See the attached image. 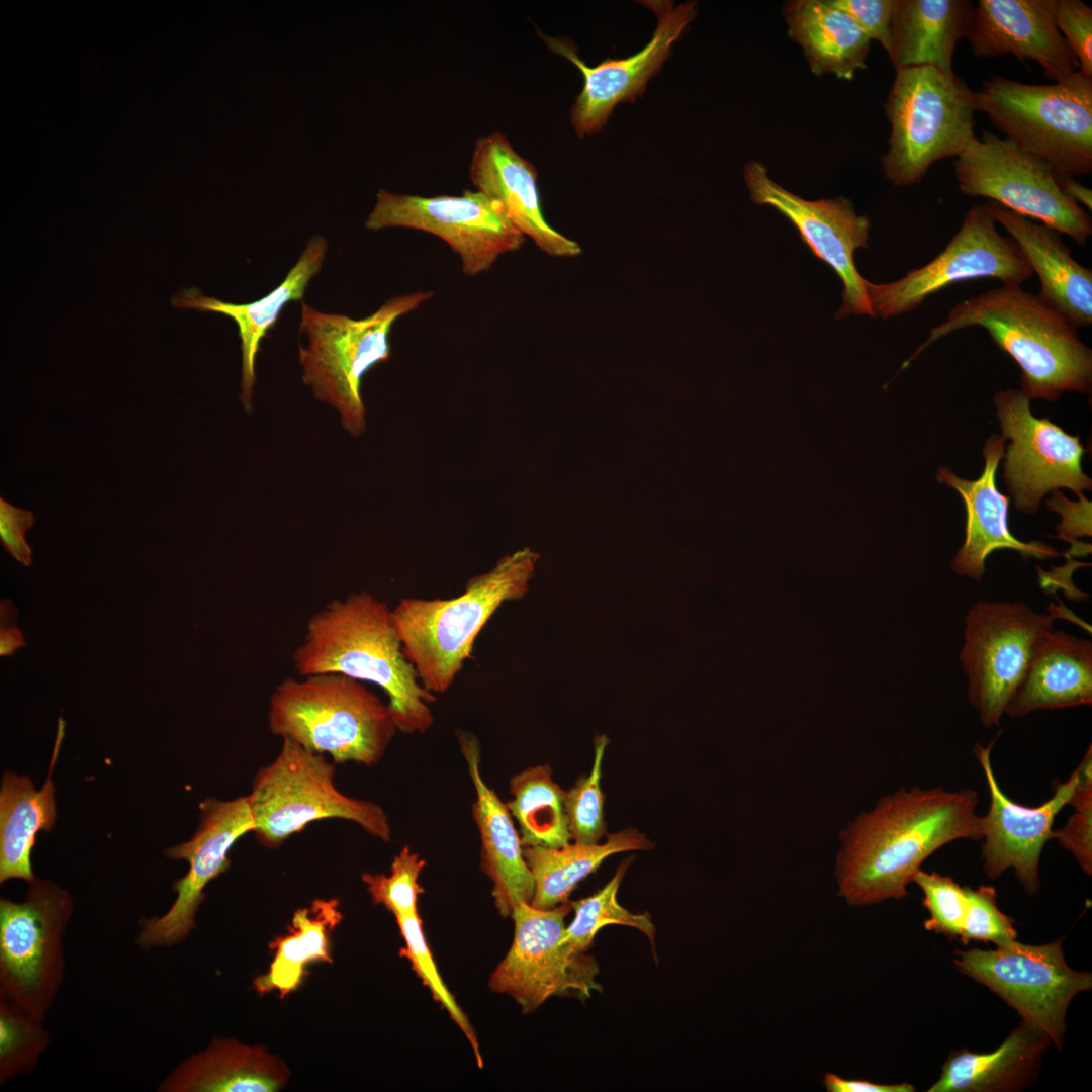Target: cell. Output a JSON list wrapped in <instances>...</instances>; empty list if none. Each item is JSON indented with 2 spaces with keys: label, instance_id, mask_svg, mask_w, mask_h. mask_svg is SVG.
Returning a JSON list of instances; mask_svg holds the SVG:
<instances>
[{
  "label": "cell",
  "instance_id": "obj_4",
  "mask_svg": "<svg viewBox=\"0 0 1092 1092\" xmlns=\"http://www.w3.org/2000/svg\"><path fill=\"white\" fill-rule=\"evenodd\" d=\"M536 558L529 549L515 551L469 578L457 597L404 598L391 609L403 652L427 691L441 694L452 686L488 620L527 592Z\"/></svg>",
  "mask_w": 1092,
  "mask_h": 1092
},
{
  "label": "cell",
  "instance_id": "obj_12",
  "mask_svg": "<svg viewBox=\"0 0 1092 1092\" xmlns=\"http://www.w3.org/2000/svg\"><path fill=\"white\" fill-rule=\"evenodd\" d=\"M1062 941L1030 945L1014 939L994 949H958L953 963L1061 1049L1070 1003L1078 993L1092 988L1091 973L1067 964Z\"/></svg>",
  "mask_w": 1092,
  "mask_h": 1092
},
{
  "label": "cell",
  "instance_id": "obj_19",
  "mask_svg": "<svg viewBox=\"0 0 1092 1092\" xmlns=\"http://www.w3.org/2000/svg\"><path fill=\"white\" fill-rule=\"evenodd\" d=\"M200 821L191 839L165 851L171 859L189 863L184 877L173 883L177 897L162 916L140 920L136 943L143 948L181 942L194 927L196 912L204 900V888L230 867L229 852L245 834L254 830L247 796L231 801L208 798L199 804Z\"/></svg>",
  "mask_w": 1092,
  "mask_h": 1092
},
{
  "label": "cell",
  "instance_id": "obj_31",
  "mask_svg": "<svg viewBox=\"0 0 1092 1092\" xmlns=\"http://www.w3.org/2000/svg\"><path fill=\"white\" fill-rule=\"evenodd\" d=\"M974 11L968 0H896L888 54L895 69L951 71L956 47L967 37Z\"/></svg>",
  "mask_w": 1092,
  "mask_h": 1092
},
{
  "label": "cell",
  "instance_id": "obj_26",
  "mask_svg": "<svg viewBox=\"0 0 1092 1092\" xmlns=\"http://www.w3.org/2000/svg\"><path fill=\"white\" fill-rule=\"evenodd\" d=\"M1016 242L1040 282L1038 296L1076 328L1092 324V270L1078 263L1058 231L999 205L983 203Z\"/></svg>",
  "mask_w": 1092,
  "mask_h": 1092
},
{
  "label": "cell",
  "instance_id": "obj_35",
  "mask_svg": "<svg viewBox=\"0 0 1092 1092\" xmlns=\"http://www.w3.org/2000/svg\"><path fill=\"white\" fill-rule=\"evenodd\" d=\"M342 919L340 902L335 898L315 899L296 910L287 933L269 943L274 958L268 972L255 979L256 991L261 995L277 991L284 998L302 983L307 965L331 963L330 935Z\"/></svg>",
  "mask_w": 1092,
  "mask_h": 1092
},
{
  "label": "cell",
  "instance_id": "obj_14",
  "mask_svg": "<svg viewBox=\"0 0 1092 1092\" xmlns=\"http://www.w3.org/2000/svg\"><path fill=\"white\" fill-rule=\"evenodd\" d=\"M1033 272L1011 237L1001 235L982 205H974L944 249L924 266L884 284L867 280L874 315L896 316L918 308L932 294L959 282L984 278L1021 286Z\"/></svg>",
  "mask_w": 1092,
  "mask_h": 1092
},
{
  "label": "cell",
  "instance_id": "obj_42",
  "mask_svg": "<svg viewBox=\"0 0 1092 1092\" xmlns=\"http://www.w3.org/2000/svg\"><path fill=\"white\" fill-rule=\"evenodd\" d=\"M923 892V905L929 912L924 928L948 938H959L967 910L965 887L951 877L919 870L914 878Z\"/></svg>",
  "mask_w": 1092,
  "mask_h": 1092
},
{
  "label": "cell",
  "instance_id": "obj_39",
  "mask_svg": "<svg viewBox=\"0 0 1092 1092\" xmlns=\"http://www.w3.org/2000/svg\"><path fill=\"white\" fill-rule=\"evenodd\" d=\"M608 739L598 737L595 758L588 775H581L575 784L565 791V812L571 841L596 844L606 835L604 817V793L601 789L602 763Z\"/></svg>",
  "mask_w": 1092,
  "mask_h": 1092
},
{
  "label": "cell",
  "instance_id": "obj_22",
  "mask_svg": "<svg viewBox=\"0 0 1092 1092\" xmlns=\"http://www.w3.org/2000/svg\"><path fill=\"white\" fill-rule=\"evenodd\" d=\"M1055 0H979L967 35L978 58L1013 55L1031 60L1053 81L1079 70V64L1055 22Z\"/></svg>",
  "mask_w": 1092,
  "mask_h": 1092
},
{
  "label": "cell",
  "instance_id": "obj_8",
  "mask_svg": "<svg viewBox=\"0 0 1092 1092\" xmlns=\"http://www.w3.org/2000/svg\"><path fill=\"white\" fill-rule=\"evenodd\" d=\"M975 98L977 111L1005 138L1058 174L1076 178L1092 172V79L1077 71L1037 85L992 76Z\"/></svg>",
  "mask_w": 1092,
  "mask_h": 1092
},
{
  "label": "cell",
  "instance_id": "obj_23",
  "mask_svg": "<svg viewBox=\"0 0 1092 1092\" xmlns=\"http://www.w3.org/2000/svg\"><path fill=\"white\" fill-rule=\"evenodd\" d=\"M1005 439L992 435L984 445L985 467L976 480L956 475L947 467L938 470L937 480L953 488L966 507L965 540L957 552L951 569L959 575L980 581L985 561L996 550L1017 551L1023 558L1048 559L1059 555L1050 545L1022 542L1012 535L1008 525L1009 498L996 486V471L1004 456Z\"/></svg>",
  "mask_w": 1092,
  "mask_h": 1092
},
{
  "label": "cell",
  "instance_id": "obj_51",
  "mask_svg": "<svg viewBox=\"0 0 1092 1092\" xmlns=\"http://www.w3.org/2000/svg\"><path fill=\"white\" fill-rule=\"evenodd\" d=\"M1077 774L1078 780L1075 786L1074 792L1068 802V805L1077 809L1083 806L1092 804V747L1089 746L1087 752L1078 765Z\"/></svg>",
  "mask_w": 1092,
  "mask_h": 1092
},
{
  "label": "cell",
  "instance_id": "obj_29",
  "mask_svg": "<svg viewBox=\"0 0 1092 1092\" xmlns=\"http://www.w3.org/2000/svg\"><path fill=\"white\" fill-rule=\"evenodd\" d=\"M1052 1044L1039 1029L1021 1021L1004 1041L989 1053L966 1049L952 1052L928 1092H1014L1036 1079L1042 1058Z\"/></svg>",
  "mask_w": 1092,
  "mask_h": 1092
},
{
  "label": "cell",
  "instance_id": "obj_17",
  "mask_svg": "<svg viewBox=\"0 0 1092 1092\" xmlns=\"http://www.w3.org/2000/svg\"><path fill=\"white\" fill-rule=\"evenodd\" d=\"M994 402L1002 436L1011 440L1003 456V478L1018 511L1035 513L1044 494L1060 487L1078 496L1091 490L1092 481L1082 470L1085 450L1078 436L1049 418L1034 417L1022 390L999 391Z\"/></svg>",
  "mask_w": 1092,
  "mask_h": 1092
},
{
  "label": "cell",
  "instance_id": "obj_30",
  "mask_svg": "<svg viewBox=\"0 0 1092 1092\" xmlns=\"http://www.w3.org/2000/svg\"><path fill=\"white\" fill-rule=\"evenodd\" d=\"M64 736L65 722L59 717L47 779L39 791L30 778L3 772L0 790L1 883L11 879L30 883L36 878L31 866V851L37 832L50 831L57 819L52 775Z\"/></svg>",
  "mask_w": 1092,
  "mask_h": 1092
},
{
  "label": "cell",
  "instance_id": "obj_9",
  "mask_svg": "<svg viewBox=\"0 0 1092 1092\" xmlns=\"http://www.w3.org/2000/svg\"><path fill=\"white\" fill-rule=\"evenodd\" d=\"M247 799L253 833L269 848L325 819L355 822L383 841L391 837L388 817L379 805L340 792L334 764L290 739H283L276 758L258 771Z\"/></svg>",
  "mask_w": 1092,
  "mask_h": 1092
},
{
  "label": "cell",
  "instance_id": "obj_24",
  "mask_svg": "<svg viewBox=\"0 0 1092 1092\" xmlns=\"http://www.w3.org/2000/svg\"><path fill=\"white\" fill-rule=\"evenodd\" d=\"M476 189L496 201L507 217L546 254L573 257L579 245L554 230L545 219L535 167L521 157L499 132L475 142L469 169Z\"/></svg>",
  "mask_w": 1092,
  "mask_h": 1092
},
{
  "label": "cell",
  "instance_id": "obj_32",
  "mask_svg": "<svg viewBox=\"0 0 1092 1092\" xmlns=\"http://www.w3.org/2000/svg\"><path fill=\"white\" fill-rule=\"evenodd\" d=\"M281 1061L256 1046L216 1038L182 1061L160 1083V1092H273L287 1081Z\"/></svg>",
  "mask_w": 1092,
  "mask_h": 1092
},
{
  "label": "cell",
  "instance_id": "obj_13",
  "mask_svg": "<svg viewBox=\"0 0 1092 1092\" xmlns=\"http://www.w3.org/2000/svg\"><path fill=\"white\" fill-rule=\"evenodd\" d=\"M1056 618V613H1038L1022 602L979 601L968 610L959 658L968 701L984 727L999 725L1036 642L1053 630Z\"/></svg>",
  "mask_w": 1092,
  "mask_h": 1092
},
{
  "label": "cell",
  "instance_id": "obj_52",
  "mask_svg": "<svg viewBox=\"0 0 1092 1092\" xmlns=\"http://www.w3.org/2000/svg\"><path fill=\"white\" fill-rule=\"evenodd\" d=\"M1059 186L1062 192L1072 201L1084 206L1091 211L1092 209V191L1078 182L1075 178L1063 176L1059 174L1058 177Z\"/></svg>",
  "mask_w": 1092,
  "mask_h": 1092
},
{
  "label": "cell",
  "instance_id": "obj_10",
  "mask_svg": "<svg viewBox=\"0 0 1092 1092\" xmlns=\"http://www.w3.org/2000/svg\"><path fill=\"white\" fill-rule=\"evenodd\" d=\"M22 902L0 899V1000L44 1019L65 976L70 893L50 880L28 883Z\"/></svg>",
  "mask_w": 1092,
  "mask_h": 1092
},
{
  "label": "cell",
  "instance_id": "obj_18",
  "mask_svg": "<svg viewBox=\"0 0 1092 1092\" xmlns=\"http://www.w3.org/2000/svg\"><path fill=\"white\" fill-rule=\"evenodd\" d=\"M744 179L751 200L783 214L813 256L830 266L841 279L843 302L835 318L848 314L875 317L868 299L867 279L854 263V251L869 247V218L858 215L844 197L807 200L792 193L775 182L765 166L757 161L745 165Z\"/></svg>",
  "mask_w": 1092,
  "mask_h": 1092
},
{
  "label": "cell",
  "instance_id": "obj_27",
  "mask_svg": "<svg viewBox=\"0 0 1092 1092\" xmlns=\"http://www.w3.org/2000/svg\"><path fill=\"white\" fill-rule=\"evenodd\" d=\"M327 251L328 242L323 236L310 238L283 281L253 302H225L205 296L196 288L182 289L171 300L175 307L221 313L237 324L242 352L240 400L247 412L251 411L260 342L273 328L283 307L290 301L302 299L310 279L321 271Z\"/></svg>",
  "mask_w": 1092,
  "mask_h": 1092
},
{
  "label": "cell",
  "instance_id": "obj_5",
  "mask_svg": "<svg viewBox=\"0 0 1092 1092\" xmlns=\"http://www.w3.org/2000/svg\"><path fill=\"white\" fill-rule=\"evenodd\" d=\"M271 732L337 763L380 761L397 727L390 708L363 681L340 673L287 677L269 700Z\"/></svg>",
  "mask_w": 1092,
  "mask_h": 1092
},
{
  "label": "cell",
  "instance_id": "obj_47",
  "mask_svg": "<svg viewBox=\"0 0 1092 1092\" xmlns=\"http://www.w3.org/2000/svg\"><path fill=\"white\" fill-rule=\"evenodd\" d=\"M34 525L33 513L0 497V540L4 549L24 566L32 563V550L25 533Z\"/></svg>",
  "mask_w": 1092,
  "mask_h": 1092
},
{
  "label": "cell",
  "instance_id": "obj_41",
  "mask_svg": "<svg viewBox=\"0 0 1092 1092\" xmlns=\"http://www.w3.org/2000/svg\"><path fill=\"white\" fill-rule=\"evenodd\" d=\"M425 864L405 845L394 857L389 875L365 873L362 880L374 903L383 905L394 917L410 914L418 911L417 902L424 892L419 877Z\"/></svg>",
  "mask_w": 1092,
  "mask_h": 1092
},
{
  "label": "cell",
  "instance_id": "obj_3",
  "mask_svg": "<svg viewBox=\"0 0 1092 1092\" xmlns=\"http://www.w3.org/2000/svg\"><path fill=\"white\" fill-rule=\"evenodd\" d=\"M973 326L985 329L1018 364L1021 390L1030 399L1055 401L1066 391L1090 392L1091 349L1063 314L1021 286L1003 285L957 303L896 375L937 340Z\"/></svg>",
  "mask_w": 1092,
  "mask_h": 1092
},
{
  "label": "cell",
  "instance_id": "obj_49",
  "mask_svg": "<svg viewBox=\"0 0 1092 1092\" xmlns=\"http://www.w3.org/2000/svg\"><path fill=\"white\" fill-rule=\"evenodd\" d=\"M823 1085L828 1092H912L915 1087L908 1083L877 1084L867 1080L844 1079L833 1073H826Z\"/></svg>",
  "mask_w": 1092,
  "mask_h": 1092
},
{
  "label": "cell",
  "instance_id": "obj_45",
  "mask_svg": "<svg viewBox=\"0 0 1092 1092\" xmlns=\"http://www.w3.org/2000/svg\"><path fill=\"white\" fill-rule=\"evenodd\" d=\"M850 15L871 40L891 50V24L896 0H831Z\"/></svg>",
  "mask_w": 1092,
  "mask_h": 1092
},
{
  "label": "cell",
  "instance_id": "obj_34",
  "mask_svg": "<svg viewBox=\"0 0 1092 1092\" xmlns=\"http://www.w3.org/2000/svg\"><path fill=\"white\" fill-rule=\"evenodd\" d=\"M654 847L645 834L625 828L607 834L602 843H569L558 848L524 846L523 853L534 878L531 905L551 909L566 901L577 884L595 873L609 856Z\"/></svg>",
  "mask_w": 1092,
  "mask_h": 1092
},
{
  "label": "cell",
  "instance_id": "obj_44",
  "mask_svg": "<svg viewBox=\"0 0 1092 1092\" xmlns=\"http://www.w3.org/2000/svg\"><path fill=\"white\" fill-rule=\"evenodd\" d=\"M1058 30L1076 57L1078 72L1092 79V9L1081 0H1055Z\"/></svg>",
  "mask_w": 1092,
  "mask_h": 1092
},
{
  "label": "cell",
  "instance_id": "obj_37",
  "mask_svg": "<svg viewBox=\"0 0 1092 1092\" xmlns=\"http://www.w3.org/2000/svg\"><path fill=\"white\" fill-rule=\"evenodd\" d=\"M634 855L618 867L612 879L589 897L571 901L575 912L571 923L565 927L561 945L569 954L585 952L597 933L608 925H625L643 932L650 941L656 960V928L648 912L633 913L618 901V891Z\"/></svg>",
  "mask_w": 1092,
  "mask_h": 1092
},
{
  "label": "cell",
  "instance_id": "obj_2",
  "mask_svg": "<svg viewBox=\"0 0 1092 1092\" xmlns=\"http://www.w3.org/2000/svg\"><path fill=\"white\" fill-rule=\"evenodd\" d=\"M391 609L361 590L334 599L307 622L293 653L300 676L340 673L381 688L397 730L422 733L433 724L436 697L421 684L391 622Z\"/></svg>",
  "mask_w": 1092,
  "mask_h": 1092
},
{
  "label": "cell",
  "instance_id": "obj_36",
  "mask_svg": "<svg viewBox=\"0 0 1092 1092\" xmlns=\"http://www.w3.org/2000/svg\"><path fill=\"white\" fill-rule=\"evenodd\" d=\"M512 800L507 807L518 823L523 846L558 848L570 843L565 791L552 778L549 764H540L510 780Z\"/></svg>",
  "mask_w": 1092,
  "mask_h": 1092
},
{
  "label": "cell",
  "instance_id": "obj_50",
  "mask_svg": "<svg viewBox=\"0 0 1092 1092\" xmlns=\"http://www.w3.org/2000/svg\"><path fill=\"white\" fill-rule=\"evenodd\" d=\"M17 611L13 603L1 600L0 603V655L13 656L15 651L26 645L21 630L16 625Z\"/></svg>",
  "mask_w": 1092,
  "mask_h": 1092
},
{
  "label": "cell",
  "instance_id": "obj_25",
  "mask_svg": "<svg viewBox=\"0 0 1092 1092\" xmlns=\"http://www.w3.org/2000/svg\"><path fill=\"white\" fill-rule=\"evenodd\" d=\"M457 737L476 793L472 812L481 840V867L492 882L496 909L503 917L511 916L518 903L531 902L534 878L507 804L482 779L477 738L465 731Z\"/></svg>",
  "mask_w": 1092,
  "mask_h": 1092
},
{
  "label": "cell",
  "instance_id": "obj_38",
  "mask_svg": "<svg viewBox=\"0 0 1092 1092\" xmlns=\"http://www.w3.org/2000/svg\"><path fill=\"white\" fill-rule=\"evenodd\" d=\"M49 1043L40 1019L17 1005L0 1000V1083L31 1072Z\"/></svg>",
  "mask_w": 1092,
  "mask_h": 1092
},
{
  "label": "cell",
  "instance_id": "obj_48",
  "mask_svg": "<svg viewBox=\"0 0 1092 1092\" xmlns=\"http://www.w3.org/2000/svg\"><path fill=\"white\" fill-rule=\"evenodd\" d=\"M1079 502L1069 500L1061 491L1055 490L1046 506L1051 511L1058 512L1062 521L1057 525L1058 538L1075 543L1081 536L1091 537V502L1084 495L1078 496Z\"/></svg>",
  "mask_w": 1092,
  "mask_h": 1092
},
{
  "label": "cell",
  "instance_id": "obj_40",
  "mask_svg": "<svg viewBox=\"0 0 1092 1092\" xmlns=\"http://www.w3.org/2000/svg\"><path fill=\"white\" fill-rule=\"evenodd\" d=\"M405 946L400 954L407 958L423 983L430 989L434 999L439 1002L449 1013L453 1021L462 1030L468 1039L477 1065L482 1068L483 1060L479 1050L477 1036L466 1015L456 1003L453 995L445 986L433 957L426 942L422 921L417 912L395 916Z\"/></svg>",
  "mask_w": 1092,
  "mask_h": 1092
},
{
  "label": "cell",
  "instance_id": "obj_6",
  "mask_svg": "<svg viewBox=\"0 0 1092 1092\" xmlns=\"http://www.w3.org/2000/svg\"><path fill=\"white\" fill-rule=\"evenodd\" d=\"M884 109L891 134L882 171L897 186L919 183L932 164L957 158L976 138L975 91L953 70H896Z\"/></svg>",
  "mask_w": 1092,
  "mask_h": 1092
},
{
  "label": "cell",
  "instance_id": "obj_43",
  "mask_svg": "<svg viewBox=\"0 0 1092 1092\" xmlns=\"http://www.w3.org/2000/svg\"><path fill=\"white\" fill-rule=\"evenodd\" d=\"M965 892L967 910L959 936L965 945L971 940L1001 945L1016 939L1014 920L998 908L996 890L992 886L965 887Z\"/></svg>",
  "mask_w": 1092,
  "mask_h": 1092
},
{
  "label": "cell",
  "instance_id": "obj_33",
  "mask_svg": "<svg viewBox=\"0 0 1092 1092\" xmlns=\"http://www.w3.org/2000/svg\"><path fill=\"white\" fill-rule=\"evenodd\" d=\"M789 37L803 50L812 73L851 80L867 68L871 39L831 0H795L784 7Z\"/></svg>",
  "mask_w": 1092,
  "mask_h": 1092
},
{
  "label": "cell",
  "instance_id": "obj_1",
  "mask_svg": "<svg viewBox=\"0 0 1092 1092\" xmlns=\"http://www.w3.org/2000/svg\"><path fill=\"white\" fill-rule=\"evenodd\" d=\"M978 802V793L966 788L914 787L882 797L842 833L838 894L851 906L904 898L932 853L956 840L982 839Z\"/></svg>",
  "mask_w": 1092,
  "mask_h": 1092
},
{
  "label": "cell",
  "instance_id": "obj_15",
  "mask_svg": "<svg viewBox=\"0 0 1092 1092\" xmlns=\"http://www.w3.org/2000/svg\"><path fill=\"white\" fill-rule=\"evenodd\" d=\"M571 910L568 900L551 909L520 902L512 911L514 940L491 974L489 986L515 999L524 1012L536 1010L552 996L586 1000L602 990L596 980L600 968L594 957L569 954L560 943L564 919Z\"/></svg>",
  "mask_w": 1092,
  "mask_h": 1092
},
{
  "label": "cell",
  "instance_id": "obj_46",
  "mask_svg": "<svg viewBox=\"0 0 1092 1092\" xmlns=\"http://www.w3.org/2000/svg\"><path fill=\"white\" fill-rule=\"evenodd\" d=\"M1052 838L1069 851L1081 870L1092 874V805L1074 809L1067 822L1052 831Z\"/></svg>",
  "mask_w": 1092,
  "mask_h": 1092
},
{
  "label": "cell",
  "instance_id": "obj_28",
  "mask_svg": "<svg viewBox=\"0 0 1092 1092\" xmlns=\"http://www.w3.org/2000/svg\"><path fill=\"white\" fill-rule=\"evenodd\" d=\"M1092 704V643L1051 630L1036 642L1032 658L1005 715Z\"/></svg>",
  "mask_w": 1092,
  "mask_h": 1092
},
{
  "label": "cell",
  "instance_id": "obj_16",
  "mask_svg": "<svg viewBox=\"0 0 1092 1092\" xmlns=\"http://www.w3.org/2000/svg\"><path fill=\"white\" fill-rule=\"evenodd\" d=\"M365 228H405L437 236L459 256L468 276L489 271L499 256L517 251L525 241L500 205L478 190L424 197L380 189Z\"/></svg>",
  "mask_w": 1092,
  "mask_h": 1092
},
{
  "label": "cell",
  "instance_id": "obj_7",
  "mask_svg": "<svg viewBox=\"0 0 1092 1092\" xmlns=\"http://www.w3.org/2000/svg\"><path fill=\"white\" fill-rule=\"evenodd\" d=\"M433 295V291H416L393 296L363 318L323 312L301 303L299 332L308 342L298 348L302 380L316 399L339 412L344 429L351 435L359 436L365 430L362 379L390 357L393 324Z\"/></svg>",
  "mask_w": 1092,
  "mask_h": 1092
},
{
  "label": "cell",
  "instance_id": "obj_21",
  "mask_svg": "<svg viewBox=\"0 0 1092 1092\" xmlns=\"http://www.w3.org/2000/svg\"><path fill=\"white\" fill-rule=\"evenodd\" d=\"M977 743L975 756L987 783L990 803L982 816L981 857L983 871L992 880L1012 869L1024 892L1032 896L1040 889L1039 861L1045 843L1052 839L1056 816L1068 805L1078 780L1075 769L1064 783H1057L1053 796L1043 804L1027 807L1012 801L1000 788L991 764V749Z\"/></svg>",
  "mask_w": 1092,
  "mask_h": 1092
},
{
  "label": "cell",
  "instance_id": "obj_20",
  "mask_svg": "<svg viewBox=\"0 0 1092 1092\" xmlns=\"http://www.w3.org/2000/svg\"><path fill=\"white\" fill-rule=\"evenodd\" d=\"M642 3L655 13L657 26L650 41L625 59H607L590 67L579 58L569 39L540 33L553 53L568 59L583 76V88L571 108V122L579 138L600 131L618 103L633 102L645 91L647 82L670 56L671 44L697 13L695 1L676 6L665 0Z\"/></svg>",
  "mask_w": 1092,
  "mask_h": 1092
},
{
  "label": "cell",
  "instance_id": "obj_11",
  "mask_svg": "<svg viewBox=\"0 0 1092 1092\" xmlns=\"http://www.w3.org/2000/svg\"><path fill=\"white\" fill-rule=\"evenodd\" d=\"M953 168L965 195L986 197L1081 246L1092 234L1090 215L1062 192L1056 170L1007 138L983 130L954 159Z\"/></svg>",
  "mask_w": 1092,
  "mask_h": 1092
}]
</instances>
